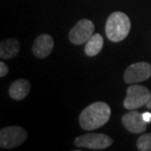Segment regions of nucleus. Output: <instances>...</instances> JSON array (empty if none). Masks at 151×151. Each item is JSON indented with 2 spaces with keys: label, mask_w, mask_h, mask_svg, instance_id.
I'll return each instance as SVG.
<instances>
[{
  "label": "nucleus",
  "mask_w": 151,
  "mask_h": 151,
  "mask_svg": "<svg viewBox=\"0 0 151 151\" xmlns=\"http://www.w3.org/2000/svg\"><path fill=\"white\" fill-rule=\"evenodd\" d=\"M111 108L102 101L94 102L84 108L80 115V126L86 131H93L104 126L110 119Z\"/></svg>",
  "instance_id": "nucleus-1"
},
{
  "label": "nucleus",
  "mask_w": 151,
  "mask_h": 151,
  "mask_svg": "<svg viewBox=\"0 0 151 151\" xmlns=\"http://www.w3.org/2000/svg\"><path fill=\"white\" fill-rule=\"evenodd\" d=\"M131 31V21L123 12H114L108 17L105 32L107 37L113 42L124 40Z\"/></svg>",
  "instance_id": "nucleus-2"
},
{
  "label": "nucleus",
  "mask_w": 151,
  "mask_h": 151,
  "mask_svg": "<svg viewBox=\"0 0 151 151\" xmlns=\"http://www.w3.org/2000/svg\"><path fill=\"white\" fill-rule=\"evenodd\" d=\"M28 137V132L22 127L10 126L0 131V146L4 149H12L20 146Z\"/></svg>",
  "instance_id": "nucleus-3"
},
{
  "label": "nucleus",
  "mask_w": 151,
  "mask_h": 151,
  "mask_svg": "<svg viewBox=\"0 0 151 151\" xmlns=\"http://www.w3.org/2000/svg\"><path fill=\"white\" fill-rule=\"evenodd\" d=\"M151 93L147 87L139 84H132L127 89V96L124 100V107L128 110H135L146 105Z\"/></svg>",
  "instance_id": "nucleus-4"
},
{
  "label": "nucleus",
  "mask_w": 151,
  "mask_h": 151,
  "mask_svg": "<svg viewBox=\"0 0 151 151\" xmlns=\"http://www.w3.org/2000/svg\"><path fill=\"white\" fill-rule=\"evenodd\" d=\"M114 139L109 135L104 134H94L90 132L81 137H78L75 139V145L77 147H83L91 150H103L112 145Z\"/></svg>",
  "instance_id": "nucleus-5"
},
{
  "label": "nucleus",
  "mask_w": 151,
  "mask_h": 151,
  "mask_svg": "<svg viewBox=\"0 0 151 151\" xmlns=\"http://www.w3.org/2000/svg\"><path fill=\"white\" fill-rule=\"evenodd\" d=\"M94 25L90 20L81 19L76 24L69 32V39L75 45L86 43L93 35Z\"/></svg>",
  "instance_id": "nucleus-6"
},
{
  "label": "nucleus",
  "mask_w": 151,
  "mask_h": 151,
  "mask_svg": "<svg viewBox=\"0 0 151 151\" xmlns=\"http://www.w3.org/2000/svg\"><path fill=\"white\" fill-rule=\"evenodd\" d=\"M151 77V65L147 62H137L126 69L124 80L127 83L144 81Z\"/></svg>",
  "instance_id": "nucleus-7"
},
{
  "label": "nucleus",
  "mask_w": 151,
  "mask_h": 151,
  "mask_svg": "<svg viewBox=\"0 0 151 151\" xmlns=\"http://www.w3.org/2000/svg\"><path fill=\"white\" fill-rule=\"evenodd\" d=\"M124 127L132 134H141L146 131L147 122L144 120L143 114L137 110H132L122 117Z\"/></svg>",
  "instance_id": "nucleus-8"
},
{
  "label": "nucleus",
  "mask_w": 151,
  "mask_h": 151,
  "mask_svg": "<svg viewBox=\"0 0 151 151\" xmlns=\"http://www.w3.org/2000/svg\"><path fill=\"white\" fill-rule=\"evenodd\" d=\"M54 47V40L51 35L43 34L35 38L32 45V53L35 57L40 59L46 58L50 55Z\"/></svg>",
  "instance_id": "nucleus-9"
},
{
  "label": "nucleus",
  "mask_w": 151,
  "mask_h": 151,
  "mask_svg": "<svg viewBox=\"0 0 151 151\" xmlns=\"http://www.w3.org/2000/svg\"><path fill=\"white\" fill-rule=\"evenodd\" d=\"M31 90V83L24 78H19L11 83L9 87V95L14 100H23Z\"/></svg>",
  "instance_id": "nucleus-10"
},
{
  "label": "nucleus",
  "mask_w": 151,
  "mask_h": 151,
  "mask_svg": "<svg viewBox=\"0 0 151 151\" xmlns=\"http://www.w3.org/2000/svg\"><path fill=\"white\" fill-rule=\"evenodd\" d=\"M20 43L15 38H7L0 43V57L1 59H12L20 52Z\"/></svg>",
  "instance_id": "nucleus-11"
},
{
  "label": "nucleus",
  "mask_w": 151,
  "mask_h": 151,
  "mask_svg": "<svg viewBox=\"0 0 151 151\" xmlns=\"http://www.w3.org/2000/svg\"><path fill=\"white\" fill-rule=\"evenodd\" d=\"M103 37L101 35H93L88 40L86 41V46H84V52L87 56L93 57L96 56L97 54L100 52L102 47H103Z\"/></svg>",
  "instance_id": "nucleus-12"
},
{
  "label": "nucleus",
  "mask_w": 151,
  "mask_h": 151,
  "mask_svg": "<svg viewBox=\"0 0 151 151\" xmlns=\"http://www.w3.org/2000/svg\"><path fill=\"white\" fill-rule=\"evenodd\" d=\"M137 147L139 151H151V132L144 134L138 137Z\"/></svg>",
  "instance_id": "nucleus-13"
},
{
  "label": "nucleus",
  "mask_w": 151,
  "mask_h": 151,
  "mask_svg": "<svg viewBox=\"0 0 151 151\" xmlns=\"http://www.w3.org/2000/svg\"><path fill=\"white\" fill-rule=\"evenodd\" d=\"M8 72H9L8 66L6 65L3 61H1V62H0V77L4 78L5 76H7Z\"/></svg>",
  "instance_id": "nucleus-14"
},
{
  "label": "nucleus",
  "mask_w": 151,
  "mask_h": 151,
  "mask_svg": "<svg viewBox=\"0 0 151 151\" xmlns=\"http://www.w3.org/2000/svg\"><path fill=\"white\" fill-rule=\"evenodd\" d=\"M143 118H144V120H145L147 123L151 122V114L150 113H144L143 114Z\"/></svg>",
  "instance_id": "nucleus-15"
},
{
  "label": "nucleus",
  "mask_w": 151,
  "mask_h": 151,
  "mask_svg": "<svg viewBox=\"0 0 151 151\" xmlns=\"http://www.w3.org/2000/svg\"><path fill=\"white\" fill-rule=\"evenodd\" d=\"M146 107L148 108V109H151V96H150V98L148 99V101H147V103H146Z\"/></svg>",
  "instance_id": "nucleus-16"
}]
</instances>
